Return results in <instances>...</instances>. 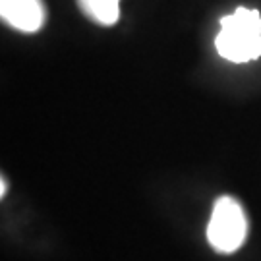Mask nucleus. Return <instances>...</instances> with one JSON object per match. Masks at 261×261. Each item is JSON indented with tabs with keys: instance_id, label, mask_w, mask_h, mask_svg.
I'll return each instance as SVG.
<instances>
[{
	"instance_id": "obj_3",
	"label": "nucleus",
	"mask_w": 261,
	"mask_h": 261,
	"mask_svg": "<svg viewBox=\"0 0 261 261\" xmlns=\"http://www.w3.org/2000/svg\"><path fill=\"white\" fill-rule=\"evenodd\" d=\"M2 19L18 31L35 33L45 23L43 0H0Z\"/></svg>"
},
{
	"instance_id": "obj_1",
	"label": "nucleus",
	"mask_w": 261,
	"mask_h": 261,
	"mask_svg": "<svg viewBox=\"0 0 261 261\" xmlns=\"http://www.w3.org/2000/svg\"><path fill=\"white\" fill-rule=\"evenodd\" d=\"M215 47L224 60L236 64L250 62L261 56V16L257 10L236 8L221 19V31Z\"/></svg>"
},
{
	"instance_id": "obj_2",
	"label": "nucleus",
	"mask_w": 261,
	"mask_h": 261,
	"mask_svg": "<svg viewBox=\"0 0 261 261\" xmlns=\"http://www.w3.org/2000/svg\"><path fill=\"white\" fill-rule=\"evenodd\" d=\"M248 223L242 205L232 197H219L207 224V240L217 252L232 253L246 240Z\"/></svg>"
},
{
	"instance_id": "obj_4",
	"label": "nucleus",
	"mask_w": 261,
	"mask_h": 261,
	"mask_svg": "<svg viewBox=\"0 0 261 261\" xmlns=\"http://www.w3.org/2000/svg\"><path fill=\"white\" fill-rule=\"evenodd\" d=\"M77 4L99 25H114L120 19V0H77Z\"/></svg>"
}]
</instances>
